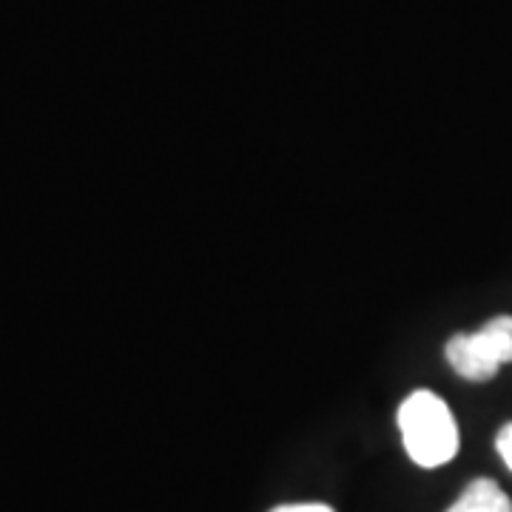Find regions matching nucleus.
Listing matches in <instances>:
<instances>
[{"mask_svg": "<svg viewBox=\"0 0 512 512\" xmlns=\"http://www.w3.org/2000/svg\"><path fill=\"white\" fill-rule=\"evenodd\" d=\"M271 512H336L328 504H282V507H274Z\"/></svg>", "mask_w": 512, "mask_h": 512, "instance_id": "5", "label": "nucleus"}, {"mask_svg": "<svg viewBox=\"0 0 512 512\" xmlns=\"http://www.w3.org/2000/svg\"><path fill=\"white\" fill-rule=\"evenodd\" d=\"M495 450H498L501 461L510 467V473H512V421L498 430V436H495Z\"/></svg>", "mask_w": 512, "mask_h": 512, "instance_id": "4", "label": "nucleus"}, {"mask_svg": "<svg viewBox=\"0 0 512 512\" xmlns=\"http://www.w3.org/2000/svg\"><path fill=\"white\" fill-rule=\"evenodd\" d=\"M447 362L467 382H487L512 362V316H495L473 333H456L447 342Z\"/></svg>", "mask_w": 512, "mask_h": 512, "instance_id": "2", "label": "nucleus"}, {"mask_svg": "<svg viewBox=\"0 0 512 512\" xmlns=\"http://www.w3.org/2000/svg\"><path fill=\"white\" fill-rule=\"evenodd\" d=\"M447 512H512V501L493 478H476L464 487V493L447 507Z\"/></svg>", "mask_w": 512, "mask_h": 512, "instance_id": "3", "label": "nucleus"}, {"mask_svg": "<svg viewBox=\"0 0 512 512\" xmlns=\"http://www.w3.org/2000/svg\"><path fill=\"white\" fill-rule=\"evenodd\" d=\"M399 433H402L404 450L424 470L444 467L458 453V424L453 410L433 390H416L410 393L399 407Z\"/></svg>", "mask_w": 512, "mask_h": 512, "instance_id": "1", "label": "nucleus"}]
</instances>
